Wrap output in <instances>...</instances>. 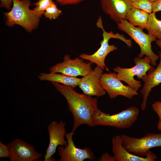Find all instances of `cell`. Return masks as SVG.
I'll list each match as a JSON object with an SVG mask.
<instances>
[{
    "label": "cell",
    "instance_id": "ba28073f",
    "mask_svg": "<svg viewBox=\"0 0 161 161\" xmlns=\"http://www.w3.org/2000/svg\"><path fill=\"white\" fill-rule=\"evenodd\" d=\"M93 63H86L80 57L72 59L69 55L64 57L63 61L51 67L49 69L51 72L60 73L68 76L76 77L84 76L91 70V66Z\"/></svg>",
    "mask_w": 161,
    "mask_h": 161
},
{
    "label": "cell",
    "instance_id": "d6986e66",
    "mask_svg": "<svg viewBox=\"0 0 161 161\" xmlns=\"http://www.w3.org/2000/svg\"><path fill=\"white\" fill-rule=\"evenodd\" d=\"M146 29L149 35L158 39H161V20L157 18L155 13L152 12L149 14Z\"/></svg>",
    "mask_w": 161,
    "mask_h": 161
},
{
    "label": "cell",
    "instance_id": "8992f818",
    "mask_svg": "<svg viewBox=\"0 0 161 161\" xmlns=\"http://www.w3.org/2000/svg\"><path fill=\"white\" fill-rule=\"evenodd\" d=\"M135 65L130 68H122L117 66L114 68V71L117 73L118 79L126 83L132 88L137 91L141 87V81L134 79L136 76L138 79H142L147 75V72L154 67L151 66L149 57L145 55L143 58L135 57L134 60Z\"/></svg>",
    "mask_w": 161,
    "mask_h": 161
},
{
    "label": "cell",
    "instance_id": "6da1fadb",
    "mask_svg": "<svg viewBox=\"0 0 161 161\" xmlns=\"http://www.w3.org/2000/svg\"><path fill=\"white\" fill-rule=\"evenodd\" d=\"M52 83L66 98L69 109L72 114L74 123L72 131L74 132L83 124L92 127V115L98 109L97 99L79 93L71 86L56 82Z\"/></svg>",
    "mask_w": 161,
    "mask_h": 161
},
{
    "label": "cell",
    "instance_id": "9a60e30c",
    "mask_svg": "<svg viewBox=\"0 0 161 161\" xmlns=\"http://www.w3.org/2000/svg\"><path fill=\"white\" fill-rule=\"evenodd\" d=\"M103 11L117 23L125 19L126 14L132 6L130 0H100Z\"/></svg>",
    "mask_w": 161,
    "mask_h": 161
},
{
    "label": "cell",
    "instance_id": "7c38bea8",
    "mask_svg": "<svg viewBox=\"0 0 161 161\" xmlns=\"http://www.w3.org/2000/svg\"><path fill=\"white\" fill-rule=\"evenodd\" d=\"M65 123L62 120L59 123L55 121L51 122L47 126L49 142L44 157V161L52 157L59 145L66 146L67 144L64 138L66 134Z\"/></svg>",
    "mask_w": 161,
    "mask_h": 161
},
{
    "label": "cell",
    "instance_id": "5bb4252c",
    "mask_svg": "<svg viewBox=\"0 0 161 161\" xmlns=\"http://www.w3.org/2000/svg\"><path fill=\"white\" fill-rule=\"evenodd\" d=\"M112 151L117 161H154L157 157L150 150L145 157L138 156L128 152L123 147L121 135L114 136L112 139Z\"/></svg>",
    "mask_w": 161,
    "mask_h": 161
},
{
    "label": "cell",
    "instance_id": "4dcf8cb0",
    "mask_svg": "<svg viewBox=\"0 0 161 161\" xmlns=\"http://www.w3.org/2000/svg\"><path fill=\"white\" fill-rule=\"evenodd\" d=\"M151 1H152L153 2H154L155 1H157V0H150Z\"/></svg>",
    "mask_w": 161,
    "mask_h": 161
},
{
    "label": "cell",
    "instance_id": "d4e9b609",
    "mask_svg": "<svg viewBox=\"0 0 161 161\" xmlns=\"http://www.w3.org/2000/svg\"><path fill=\"white\" fill-rule=\"evenodd\" d=\"M153 110L155 112L159 117V120H161V101H157L152 105Z\"/></svg>",
    "mask_w": 161,
    "mask_h": 161
},
{
    "label": "cell",
    "instance_id": "2e32d148",
    "mask_svg": "<svg viewBox=\"0 0 161 161\" xmlns=\"http://www.w3.org/2000/svg\"><path fill=\"white\" fill-rule=\"evenodd\" d=\"M160 61L157 66L148 71V74L142 79L144 84L141 91L143 95V101L141 107L144 110L146 108L147 99L152 89L161 83V52H159Z\"/></svg>",
    "mask_w": 161,
    "mask_h": 161
},
{
    "label": "cell",
    "instance_id": "7a4b0ae2",
    "mask_svg": "<svg viewBox=\"0 0 161 161\" xmlns=\"http://www.w3.org/2000/svg\"><path fill=\"white\" fill-rule=\"evenodd\" d=\"M13 6L8 12L4 13L6 18V24L11 27L19 25L30 32L38 27L39 18L33 10L30 9V0H13Z\"/></svg>",
    "mask_w": 161,
    "mask_h": 161
},
{
    "label": "cell",
    "instance_id": "83f0119b",
    "mask_svg": "<svg viewBox=\"0 0 161 161\" xmlns=\"http://www.w3.org/2000/svg\"><path fill=\"white\" fill-rule=\"evenodd\" d=\"M161 11V0H158L153 2L152 12L156 13Z\"/></svg>",
    "mask_w": 161,
    "mask_h": 161
},
{
    "label": "cell",
    "instance_id": "4fadbf2b",
    "mask_svg": "<svg viewBox=\"0 0 161 161\" xmlns=\"http://www.w3.org/2000/svg\"><path fill=\"white\" fill-rule=\"evenodd\" d=\"M103 72V69L97 66L81 78L78 86L83 94L97 97L106 94V91L102 88L100 81V78Z\"/></svg>",
    "mask_w": 161,
    "mask_h": 161
},
{
    "label": "cell",
    "instance_id": "f1b7e54d",
    "mask_svg": "<svg viewBox=\"0 0 161 161\" xmlns=\"http://www.w3.org/2000/svg\"><path fill=\"white\" fill-rule=\"evenodd\" d=\"M156 43L157 45L161 49V39L157 40Z\"/></svg>",
    "mask_w": 161,
    "mask_h": 161
},
{
    "label": "cell",
    "instance_id": "52a82bcc",
    "mask_svg": "<svg viewBox=\"0 0 161 161\" xmlns=\"http://www.w3.org/2000/svg\"><path fill=\"white\" fill-rule=\"evenodd\" d=\"M123 147L129 152L139 156H146L153 148L161 147V133H148L140 138L121 135Z\"/></svg>",
    "mask_w": 161,
    "mask_h": 161
},
{
    "label": "cell",
    "instance_id": "cb8c5ba5",
    "mask_svg": "<svg viewBox=\"0 0 161 161\" xmlns=\"http://www.w3.org/2000/svg\"><path fill=\"white\" fill-rule=\"evenodd\" d=\"M85 0H55L56 1L61 5L76 4Z\"/></svg>",
    "mask_w": 161,
    "mask_h": 161
},
{
    "label": "cell",
    "instance_id": "277c9868",
    "mask_svg": "<svg viewBox=\"0 0 161 161\" xmlns=\"http://www.w3.org/2000/svg\"><path fill=\"white\" fill-rule=\"evenodd\" d=\"M96 26L98 27L101 28L103 32V40L100 42V47L92 54L82 53L79 55V57L83 59L88 60L95 64L102 69H105L109 72V69L105 64V58L110 52L117 49V47L114 45L109 44V39L112 38L119 39L123 41L129 47L132 46V41L131 39H126L123 35L119 33L114 34L112 31L109 32L106 31L103 28L102 18L100 16L97 19Z\"/></svg>",
    "mask_w": 161,
    "mask_h": 161
},
{
    "label": "cell",
    "instance_id": "30bf717a",
    "mask_svg": "<svg viewBox=\"0 0 161 161\" xmlns=\"http://www.w3.org/2000/svg\"><path fill=\"white\" fill-rule=\"evenodd\" d=\"M74 132L66 134L67 144L66 146H59L58 151L60 159L59 161H83L86 159L91 160H95L96 158L89 148L81 149L77 147L72 139Z\"/></svg>",
    "mask_w": 161,
    "mask_h": 161
},
{
    "label": "cell",
    "instance_id": "ac0fdd59",
    "mask_svg": "<svg viewBox=\"0 0 161 161\" xmlns=\"http://www.w3.org/2000/svg\"><path fill=\"white\" fill-rule=\"evenodd\" d=\"M149 14L146 12L132 6L128 11L125 19L134 26L142 29L146 28Z\"/></svg>",
    "mask_w": 161,
    "mask_h": 161
},
{
    "label": "cell",
    "instance_id": "e0dca14e",
    "mask_svg": "<svg viewBox=\"0 0 161 161\" xmlns=\"http://www.w3.org/2000/svg\"><path fill=\"white\" fill-rule=\"evenodd\" d=\"M40 80H46L56 82L73 88L78 86L81 80L76 77H72L61 73L50 72L49 73H41L38 76Z\"/></svg>",
    "mask_w": 161,
    "mask_h": 161
},
{
    "label": "cell",
    "instance_id": "603a6c76",
    "mask_svg": "<svg viewBox=\"0 0 161 161\" xmlns=\"http://www.w3.org/2000/svg\"><path fill=\"white\" fill-rule=\"evenodd\" d=\"M10 150L8 145L0 141V158H9Z\"/></svg>",
    "mask_w": 161,
    "mask_h": 161
},
{
    "label": "cell",
    "instance_id": "7402d4cb",
    "mask_svg": "<svg viewBox=\"0 0 161 161\" xmlns=\"http://www.w3.org/2000/svg\"><path fill=\"white\" fill-rule=\"evenodd\" d=\"M62 11L58 8L54 2L52 4L45 10L44 15L46 18L50 20L57 18L61 14Z\"/></svg>",
    "mask_w": 161,
    "mask_h": 161
},
{
    "label": "cell",
    "instance_id": "f546056e",
    "mask_svg": "<svg viewBox=\"0 0 161 161\" xmlns=\"http://www.w3.org/2000/svg\"><path fill=\"white\" fill-rule=\"evenodd\" d=\"M157 127L159 130H161V120L159 121L157 124Z\"/></svg>",
    "mask_w": 161,
    "mask_h": 161
},
{
    "label": "cell",
    "instance_id": "3957f363",
    "mask_svg": "<svg viewBox=\"0 0 161 161\" xmlns=\"http://www.w3.org/2000/svg\"><path fill=\"white\" fill-rule=\"evenodd\" d=\"M139 110L136 107L131 106L121 112L110 115L98 109L93 114L92 127L100 125L126 129L131 127L137 121Z\"/></svg>",
    "mask_w": 161,
    "mask_h": 161
},
{
    "label": "cell",
    "instance_id": "4316f807",
    "mask_svg": "<svg viewBox=\"0 0 161 161\" xmlns=\"http://www.w3.org/2000/svg\"><path fill=\"white\" fill-rule=\"evenodd\" d=\"M1 1L0 7H4L6 9L10 10L13 3V0H0Z\"/></svg>",
    "mask_w": 161,
    "mask_h": 161
},
{
    "label": "cell",
    "instance_id": "484cf974",
    "mask_svg": "<svg viewBox=\"0 0 161 161\" xmlns=\"http://www.w3.org/2000/svg\"><path fill=\"white\" fill-rule=\"evenodd\" d=\"M100 161H115L116 160L114 156H111L108 153L103 154L100 158L98 159Z\"/></svg>",
    "mask_w": 161,
    "mask_h": 161
},
{
    "label": "cell",
    "instance_id": "8fae6325",
    "mask_svg": "<svg viewBox=\"0 0 161 161\" xmlns=\"http://www.w3.org/2000/svg\"><path fill=\"white\" fill-rule=\"evenodd\" d=\"M10 161H34L41 158L42 154L35 148L23 140L16 138L7 144Z\"/></svg>",
    "mask_w": 161,
    "mask_h": 161
},
{
    "label": "cell",
    "instance_id": "ffe728a7",
    "mask_svg": "<svg viewBox=\"0 0 161 161\" xmlns=\"http://www.w3.org/2000/svg\"><path fill=\"white\" fill-rule=\"evenodd\" d=\"M131 5L145 11L149 14L152 12L153 2L150 0H130Z\"/></svg>",
    "mask_w": 161,
    "mask_h": 161
},
{
    "label": "cell",
    "instance_id": "9c48e42d",
    "mask_svg": "<svg viewBox=\"0 0 161 161\" xmlns=\"http://www.w3.org/2000/svg\"><path fill=\"white\" fill-rule=\"evenodd\" d=\"M100 81L102 88L107 92L110 99L122 95L130 99L138 94L137 91L130 86L124 85L118 79L115 72L102 74Z\"/></svg>",
    "mask_w": 161,
    "mask_h": 161
},
{
    "label": "cell",
    "instance_id": "44dd1931",
    "mask_svg": "<svg viewBox=\"0 0 161 161\" xmlns=\"http://www.w3.org/2000/svg\"><path fill=\"white\" fill-rule=\"evenodd\" d=\"M53 0H38L33 4L35 6L33 10L37 16L40 18L44 13L46 9L51 6Z\"/></svg>",
    "mask_w": 161,
    "mask_h": 161
},
{
    "label": "cell",
    "instance_id": "5b68a950",
    "mask_svg": "<svg viewBox=\"0 0 161 161\" xmlns=\"http://www.w3.org/2000/svg\"><path fill=\"white\" fill-rule=\"evenodd\" d=\"M117 24L120 30L127 34L139 46L140 52L138 57L142 58L144 55L147 56L151 59V65L156 66V61L159 56L153 52L151 44L152 42L157 40V38L145 33L141 28L133 26L125 19H122L120 22Z\"/></svg>",
    "mask_w": 161,
    "mask_h": 161
}]
</instances>
